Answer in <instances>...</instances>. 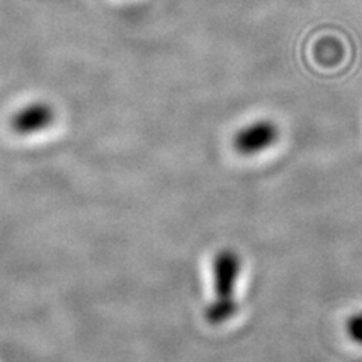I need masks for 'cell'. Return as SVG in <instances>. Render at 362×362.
Returning a JSON list of instances; mask_svg holds the SVG:
<instances>
[{"mask_svg": "<svg viewBox=\"0 0 362 362\" xmlns=\"http://www.w3.org/2000/svg\"><path fill=\"white\" fill-rule=\"evenodd\" d=\"M240 258L234 251L223 249L213 259L214 299L206 311V319L211 325H221L233 319L237 311L234 288L240 274Z\"/></svg>", "mask_w": 362, "mask_h": 362, "instance_id": "6da1fadb", "label": "cell"}, {"mask_svg": "<svg viewBox=\"0 0 362 362\" xmlns=\"http://www.w3.org/2000/svg\"><path fill=\"white\" fill-rule=\"evenodd\" d=\"M54 121V110L47 103L37 101L21 107L11 119V127L23 136L35 134L50 127Z\"/></svg>", "mask_w": 362, "mask_h": 362, "instance_id": "3957f363", "label": "cell"}, {"mask_svg": "<svg viewBox=\"0 0 362 362\" xmlns=\"http://www.w3.org/2000/svg\"><path fill=\"white\" fill-rule=\"evenodd\" d=\"M346 329L354 341L362 344V313H358V314L350 317V319L347 320Z\"/></svg>", "mask_w": 362, "mask_h": 362, "instance_id": "277c9868", "label": "cell"}, {"mask_svg": "<svg viewBox=\"0 0 362 362\" xmlns=\"http://www.w3.org/2000/svg\"><path fill=\"white\" fill-rule=\"evenodd\" d=\"M279 138V129L269 119L249 124L234 136V148L243 156L258 154L270 148Z\"/></svg>", "mask_w": 362, "mask_h": 362, "instance_id": "7a4b0ae2", "label": "cell"}]
</instances>
